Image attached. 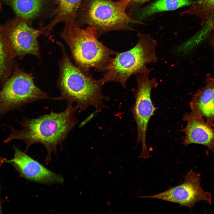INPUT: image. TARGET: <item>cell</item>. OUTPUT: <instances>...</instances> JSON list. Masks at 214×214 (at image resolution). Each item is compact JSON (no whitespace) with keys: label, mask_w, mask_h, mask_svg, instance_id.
Returning <instances> with one entry per match:
<instances>
[{"label":"cell","mask_w":214,"mask_h":214,"mask_svg":"<svg viewBox=\"0 0 214 214\" xmlns=\"http://www.w3.org/2000/svg\"><path fill=\"white\" fill-rule=\"evenodd\" d=\"M77 110L72 105L59 113L52 111L50 113L37 118H25L20 123L22 129L18 130L11 128L10 133L4 142L15 139L23 140L26 144L25 152L32 145L42 144L47 151L45 161L48 164L51 160L52 153L56 155L58 146L62 144L77 124L75 116Z\"/></svg>","instance_id":"obj_1"},{"label":"cell","mask_w":214,"mask_h":214,"mask_svg":"<svg viewBox=\"0 0 214 214\" xmlns=\"http://www.w3.org/2000/svg\"><path fill=\"white\" fill-rule=\"evenodd\" d=\"M57 43L61 48L62 55L59 62V74L57 82L61 95L53 99L66 101V107L72 106L75 103V106L80 111L93 106L95 112H100L104 107L103 101L107 98L102 94L103 84L99 80L84 73L74 64L64 45L58 42Z\"/></svg>","instance_id":"obj_2"},{"label":"cell","mask_w":214,"mask_h":214,"mask_svg":"<svg viewBox=\"0 0 214 214\" xmlns=\"http://www.w3.org/2000/svg\"><path fill=\"white\" fill-rule=\"evenodd\" d=\"M60 36L68 46L76 66L86 74L92 68L104 72L112 56L119 53L99 41L96 30L92 26L84 28L75 23L66 24Z\"/></svg>","instance_id":"obj_3"},{"label":"cell","mask_w":214,"mask_h":214,"mask_svg":"<svg viewBox=\"0 0 214 214\" xmlns=\"http://www.w3.org/2000/svg\"><path fill=\"white\" fill-rule=\"evenodd\" d=\"M131 0H83L77 12L75 23L79 26L94 28L98 37L108 32L134 31L130 23L144 25L130 17L126 12Z\"/></svg>","instance_id":"obj_4"},{"label":"cell","mask_w":214,"mask_h":214,"mask_svg":"<svg viewBox=\"0 0 214 214\" xmlns=\"http://www.w3.org/2000/svg\"><path fill=\"white\" fill-rule=\"evenodd\" d=\"M138 40L131 49L119 53L111 60L102 78L99 79L103 85L116 82L125 88L129 78L139 72L148 64L158 60L156 52L157 42L147 34L139 33Z\"/></svg>","instance_id":"obj_5"},{"label":"cell","mask_w":214,"mask_h":214,"mask_svg":"<svg viewBox=\"0 0 214 214\" xmlns=\"http://www.w3.org/2000/svg\"><path fill=\"white\" fill-rule=\"evenodd\" d=\"M152 70L146 67L136 74L137 87L132 90L135 102L132 110L137 127V142H140L142 144L141 152L139 158L144 159L150 156L146 144V131L151 117L157 109L153 106L151 97L152 90L158 85L155 78H150V74Z\"/></svg>","instance_id":"obj_6"},{"label":"cell","mask_w":214,"mask_h":214,"mask_svg":"<svg viewBox=\"0 0 214 214\" xmlns=\"http://www.w3.org/2000/svg\"><path fill=\"white\" fill-rule=\"evenodd\" d=\"M30 75L19 71L0 91V115L9 110L41 100H51L37 87Z\"/></svg>","instance_id":"obj_7"},{"label":"cell","mask_w":214,"mask_h":214,"mask_svg":"<svg viewBox=\"0 0 214 214\" xmlns=\"http://www.w3.org/2000/svg\"><path fill=\"white\" fill-rule=\"evenodd\" d=\"M199 174L191 170L184 177L181 184L155 195L141 196L139 197L162 200L177 203L180 206L186 207L191 210L197 202L203 200L212 204V194L204 191L200 185Z\"/></svg>","instance_id":"obj_8"},{"label":"cell","mask_w":214,"mask_h":214,"mask_svg":"<svg viewBox=\"0 0 214 214\" xmlns=\"http://www.w3.org/2000/svg\"><path fill=\"white\" fill-rule=\"evenodd\" d=\"M15 154L12 159L5 162L11 164L26 179L45 184H62L64 178L61 175L49 170L25 152L14 147Z\"/></svg>","instance_id":"obj_9"},{"label":"cell","mask_w":214,"mask_h":214,"mask_svg":"<svg viewBox=\"0 0 214 214\" xmlns=\"http://www.w3.org/2000/svg\"><path fill=\"white\" fill-rule=\"evenodd\" d=\"M23 19L18 21L9 33V38L15 54L18 56L29 54L41 60L37 38L45 34L43 28L35 29L27 25Z\"/></svg>","instance_id":"obj_10"},{"label":"cell","mask_w":214,"mask_h":214,"mask_svg":"<svg viewBox=\"0 0 214 214\" xmlns=\"http://www.w3.org/2000/svg\"><path fill=\"white\" fill-rule=\"evenodd\" d=\"M183 117L187 124L182 130L185 134L182 139V144L185 146L193 144L203 145L214 152V127L203 117L191 112H186Z\"/></svg>","instance_id":"obj_11"},{"label":"cell","mask_w":214,"mask_h":214,"mask_svg":"<svg viewBox=\"0 0 214 214\" xmlns=\"http://www.w3.org/2000/svg\"><path fill=\"white\" fill-rule=\"evenodd\" d=\"M191 113L200 116L214 126V78L207 75L206 84L193 95L189 103Z\"/></svg>","instance_id":"obj_12"},{"label":"cell","mask_w":214,"mask_h":214,"mask_svg":"<svg viewBox=\"0 0 214 214\" xmlns=\"http://www.w3.org/2000/svg\"><path fill=\"white\" fill-rule=\"evenodd\" d=\"M83 0H55L56 5L54 12V18L45 27L47 33L57 24L61 22L65 24L75 23L77 14Z\"/></svg>","instance_id":"obj_13"},{"label":"cell","mask_w":214,"mask_h":214,"mask_svg":"<svg viewBox=\"0 0 214 214\" xmlns=\"http://www.w3.org/2000/svg\"><path fill=\"white\" fill-rule=\"evenodd\" d=\"M195 2L192 0H157L137 11V20L141 21L158 13L191 6Z\"/></svg>","instance_id":"obj_14"},{"label":"cell","mask_w":214,"mask_h":214,"mask_svg":"<svg viewBox=\"0 0 214 214\" xmlns=\"http://www.w3.org/2000/svg\"><path fill=\"white\" fill-rule=\"evenodd\" d=\"M195 2L188 9L181 12L180 16L184 15L198 17L200 19L201 26H206L207 29L214 28L213 19L214 15V0H196Z\"/></svg>","instance_id":"obj_15"},{"label":"cell","mask_w":214,"mask_h":214,"mask_svg":"<svg viewBox=\"0 0 214 214\" xmlns=\"http://www.w3.org/2000/svg\"><path fill=\"white\" fill-rule=\"evenodd\" d=\"M47 0H11L15 13L26 20L32 19L39 14Z\"/></svg>","instance_id":"obj_16"},{"label":"cell","mask_w":214,"mask_h":214,"mask_svg":"<svg viewBox=\"0 0 214 214\" xmlns=\"http://www.w3.org/2000/svg\"><path fill=\"white\" fill-rule=\"evenodd\" d=\"M152 0H131L127 9L126 12L130 17L132 16L144 4Z\"/></svg>","instance_id":"obj_17"},{"label":"cell","mask_w":214,"mask_h":214,"mask_svg":"<svg viewBox=\"0 0 214 214\" xmlns=\"http://www.w3.org/2000/svg\"><path fill=\"white\" fill-rule=\"evenodd\" d=\"M6 55L2 44L0 40V78L6 70Z\"/></svg>","instance_id":"obj_18"},{"label":"cell","mask_w":214,"mask_h":214,"mask_svg":"<svg viewBox=\"0 0 214 214\" xmlns=\"http://www.w3.org/2000/svg\"><path fill=\"white\" fill-rule=\"evenodd\" d=\"M211 33L209 35V43L214 50V28L212 30Z\"/></svg>","instance_id":"obj_19"},{"label":"cell","mask_w":214,"mask_h":214,"mask_svg":"<svg viewBox=\"0 0 214 214\" xmlns=\"http://www.w3.org/2000/svg\"><path fill=\"white\" fill-rule=\"evenodd\" d=\"M5 160H6L5 159L3 158L0 156V169L1 165H2L3 163L5 162ZM2 213V210L1 208L0 200V214H1Z\"/></svg>","instance_id":"obj_20"}]
</instances>
